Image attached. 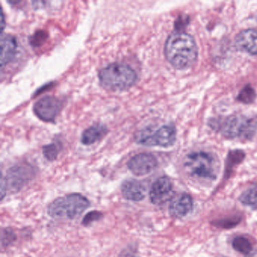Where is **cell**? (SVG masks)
Here are the masks:
<instances>
[{"instance_id":"cell-1","label":"cell","mask_w":257,"mask_h":257,"mask_svg":"<svg viewBox=\"0 0 257 257\" xmlns=\"http://www.w3.org/2000/svg\"><path fill=\"white\" fill-rule=\"evenodd\" d=\"M165 54L168 62L178 70L192 67L198 58V48L192 36L175 32L167 39Z\"/></svg>"},{"instance_id":"cell-2","label":"cell","mask_w":257,"mask_h":257,"mask_svg":"<svg viewBox=\"0 0 257 257\" xmlns=\"http://www.w3.org/2000/svg\"><path fill=\"white\" fill-rule=\"evenodd\" d=\"M210 127L228 139L250 140L256 132L257 121L243 115H229L213 118Z\"/></svg>"},{"instance_id":"cell-3","label":"cell","mask_w":257,"mask_h":257,"mask_svg":"<svg viewBox=\"0 0 257 257\" xmlns=\"http://www.w3.org/2000/svg\"><path fill=\"white\" fill-rule=\"evenodd\" d=\"M136 72L124 63H113L102 69L99 73L100 84L110 91L128 89L136 82Z\"/></svg>"},{"instance_id":"cell-4","label":"cell","mask_w":257,"mask_h":257,"mask_svg":"<svg viewBox=\"0 0 257 257\" xmlns=\"http://www.w3.org/2000/svg\"><path fill=\"white\" fill-rule=\"evenodd\" d=\"M184 168L192 177L198 180L213 181L219 174L217 158L207 152L190 153L185 158Z\"/></svg>"},{"instance_id":"cell-5","label":"cell","mask_w":257,"mask_h":257,"mask_svg":"<svg viewBox=\"0 0 257 257\" xmlns=\"http://www.w3.org/2000/svg\"><path fill=\"white\" fill-rule=\"evenodd\" d=\"M90 206V201L79 193L60 197L48 206V214L54 219H71L82 214Z\"/></svg>"},{"instance_id":"cell-6","label":"cell","mask_w":257,"mask_h":257,"mask_svg":"<svg viewBox=\"0 0 257 257\" xmlns=\"http://www.w3.org/2000/svg\"><path fill=\"white\" fill-rule=\"evenodd\" d=\"M177 138V130L171 124L162 126L157 130L150 127L139 131L135 141L141 145L148 147H169L174 145Z\"/></svg>"},{"instance_id":"cell-7","label":"cell","mask_w":257,"mask_h":257,"mask_svg":"<svg viewBox=\"0 0 257 257\" xmlns=\"http://www.w3.org/2000/svg\"><path fill=\"white\" fill-rule=\"evenodd\" d=\"M62 103L58 97L46 96L34 104V111L37 116L44 121H54L59 115Z\"/></svg>"},{"instance_id":"cell-8","label":"cell","mask_w":257,"mask_h":257,"mask_svg":"<svg viewBox=\"0 0 257 257\" xmlns=\"http://www.w3.org/2000/svg\"><path fill=\"white\" fill-rule=\"evenodd\" d=\"M34 174L35 171L31 166L19 165L10 168L5 178L7 187L13 191H19L29 183Z\"/></svg>"},{"instance_id":"cell-9","label":"cell","mask_w":257,"mask_h":257,"mask_svg":"<svg viewBox=\"0 0 257 257\" xmlns=\"http://www.w3.org/2000/svg\"><path fill=\"white\" fill-rule=\"evenodd\" d=\"M173 185L167 177H159L153 183L150 192V201L156 205H162L172 198Z\"/></svg>"},{"instance_id":"cell-10","label":"cell","mask_w":257,"mask_h":257,"mask_svg":"<svg viewBox=\"0 0 257 257\" xmlns=\"http://www.w3.org/2000/svg\"><path fill=\"white\" fill-rule=\"evenodd\" d=\"M158 161L150 153L135 155L127 162L128 169L136 176H144L150 174L156 169Z\"/></svg>"},{"instance_id":"cell-11","label":"cell","mask_w":257,"mask_h":257,"mask_svg":"<svg viewBox=\"0 0 257 257\" xmlns=\"http://www.w3.org/2000/svg\"><path fill=\"white\" fill-rule=\"evenodd\" d=\"M235 46L240 52L257 55V31L248 29L239 33L235 38Z\"/></svg>"},{"instance_id":"cell-12","label":"cell","mask_w":257,"mask_h":257,"mask_svg":"<svg viewBox=\"0 0 257 257\" xmlns=\"http://www.w3.org/2000/svg\"><path fill=\"white\" fill-rule=\"evenodd\" d=\"M145 186L135 179L125 180L121 185V193L126 199L132 201H141L146 197Z\"/></svg>"},{"instance_id":"cell-13","label":"cell","mask_w":257,"mask_h":257,"mask_svg":"<svg viewBox=\"0 0 257 257\" xmlns=\"http://www.w3.org/2000/svg\"><path fill=\"white\" fill-rule=\"evenodd\" d=\"M193 202L190 195L181 194L174 197L169 207V213L174 218H182L192 210Z\"/></svg>"},{"instance_id":"cell-14","label":"cell","mask_w":257,"mask_h":257,"mask_svg":"<svg viewBox=\"0 0 257 257\" xmlns=\"http://www.w3.org/2000/svg\"><path fill=\"white\" fill-rule=\"evenodd\" d=\"M18 44L16 38L13 36L2 37L1 40V67L8 64L13 61L17 53Z\"/></svg>"},{"instance_id":"cell-15","label":"cell","mask_w":257,"mask_h":257,"mask_svg":"<svg viewBox=\"0 0 257 257\" xmlns=\"http://www.w3.org/2000/svg\"><path fill=\"white\" fill-rule=\"evenodd\" d=\"M107 127L103 124H97L87 128L82 135V143L85 145H91L100 141L107 133Z\"/></svg>"},{"instance_id":"cell-16","label":"cell","mask_w":257,"mask_h":257,"mask_svg":"<svg viewBox=\"0 0 257 257\" xmlns=\"http://www.w3.org/2000/svg\"><path fill=\"white\" fill-rule=\"evenodd\" d=\"M232 246L236 251L246 256H249L253 251L250 240L243 236H237L232 240Z\"/></svg>"},{"instance_id":"cell-17","label":"cell","mask_w":257,"mask_h":257,"mask_svg":"<svg viewBox=\"0 0 257 257\" xmlns=\"http://www.w3.org/2000/svg\"><path fill=\"white\" fill-rule=\"evenodd\" d=\"M239 200L243 205L257 209V185L245 190L239 197Z\"/></svg>"},{"instance_id":"cell-18","label":"cell","mask_w":257,"mask_h":257,"mask_svg":"<svg viewBox=\"0 0 257 257\" xmlns=\"http://www.w3.org/2000/svg\"><path fill=\"white\" fill-rule=\"evenodd\" d=\"M60 151H61V144L58 142L52 143L43 147V155L49 161L55 160Z\"/></svg>"},{"instance_id":"cell-19","label":"cell","mask_w":257,"mask_h":257,"mask_svg":"<svg viewBox=\"0 0 257 257\" xmlns=\"http://www.w3.org/2000/svg\"><path fill=\"white\" fill-rule=\"evenodd\" d=\"M255 92L254 91L253 88L249 85H246L243 89L240 91L239 93L238 96H237V100L243 103H252L255 100Z\"/></svg>"},{"instance_id":"cell-20","label":"cell","mask_w":257,"mask_h":257,"mask_svg":"<svg viewBox=\"0 0 257 257\" xmlns=\"http://www.w3.org/2000/svg\"><path fill=\"white\" fill-rule=\"evenodd\" d=\"M243 156H244V155L240 151H234L230 153V154L228 155V161H227V166L225 168V175L228 174V173L231 171V168L234 165L241 162L242 159H243Z\"/></svg>"},{"instance_id":"cell-21","label":"cell","mask_w":257,"mask_h":257,"mask_svg":"<svg viewBox=\"0 0 257 257\" xmlns=\"http://www.w3.org/2000/svg\"><path fill=\"white\" fill-rule=\"evenodd\" d=\"M16 236L11 228H6L2 231V246H7L11 245L16 240Z\"/></svg>"},{"instance_id":"cell-22","label":"cell","mask_w":257,"mask_h":257,"mask_svg":"<svg viewBox=\"0 0 257 257\" xmlns=\"http://www.w3.org/2000/svg\"><path fill=\"white\" fill-rule=\"evenodd\" d=\"M102 217H103V214L100 212L96 211V210L90 212V213H87L86 216L83 218L82 225L88 226L90 224L93 223L95 221L99 220Z\"/></svg>"},{"instance_id":"cell-23","label":"cell","mask_w":257,"mask_h":257,"mask_svg":"<svg viewBox=\"0 0 257 257\" xmlns=\"http://www.w3.org/2000/svg\"><path fill=\"white\" fill-rule=\"evenodd\" d=\"M240 219L238 218H231V219H222L219 222L217 225L219 227H223V228H228V227H234V225L238 223Z\"/></svg>"},{"instance_id":"cell-24","label":"cell","mask_w":257,"mask_h":257,"mask_svg":"<svg viewBox=\"0 0 257 257\" xmlns=\"http://www.w3.org/2000/svg\"><path fill=\"white\" fill-rule=\"evenodd\" d=\"M7 182H6V179L2 177V179H1V188H0V190H1V200L4 199V197H5L6 193H7Z\"/></svg>"}]
</instances>
